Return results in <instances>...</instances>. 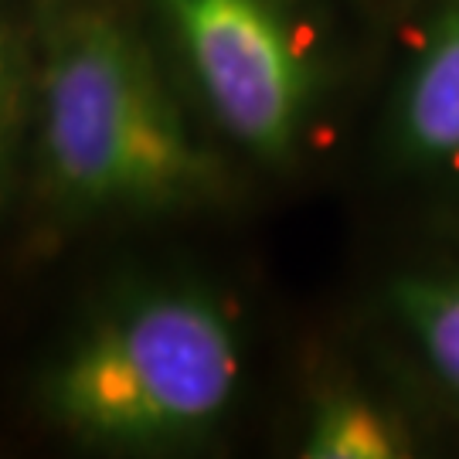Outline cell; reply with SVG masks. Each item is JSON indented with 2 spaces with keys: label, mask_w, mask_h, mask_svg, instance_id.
<instances>
[{
  "label": "cell",
  "mask_w": 459,
  "mask_h": 459,
  "mask_svg": "<svg viewBox=\"0 0 459 459\" xmlns=\"http://www.w3.org/2000/svg\"><path fill=\"white\" fill-rule=\"evenodd\" d=\"M38 157L79 214H167L214 197L221 160L187 123L143 34L109 7H68L34 79Z\"/></svg>",
  "instance_id": "6da1fadb"
},
{
  "label": "cell",
  "mask_w": 459,
  "mask_h": 459,
  "mask_svg": "<svg viewBox=\"0 0 459 459\" xmlns=\"http://www.w3.org/2000/svg\"><path fill=\"white\" fill-rule=\"evenodd\" d=\"M242 337L229 307L197 286L123 293L51 361L41 402L68 436L109 449L204 439L238 394Z\"/></svg>",
  "instance_id": "7a4b0ae2"
},
{
  "label": "cell",
  "mask_w": 459,
  "mask_h": 459,
  "mask_svg": "<svg viewBox=\"0 0 459 459\" xmlns=\"http://www.w3.org/2000/svg\"><path fill=\"white\" fill-rule=\"evenodd\" d=\"M212 123L259 164H290L316 109V62L282 0H153Z\"/></svg>",
  "instance_id": "3957f363"
},
{
  "label": "cell",
  "mask_w": 459,
  "mask_h": 459,
  "mask_svg": "<svg viewBox=\"0 0 459 459\" xmlns=\"http://www.w3.org/2000/svg\"><path fill=\"white\" fill-rule=\"evenodd\" d=\"M402 157L459 174V0L446 7L405 75L394 109Z\"/></svg>",
  "instance_id": "277c9868"
},
{
  "label": "cell",
  "mask_w": 459,
  "mask_h": 459,
  "mask_svg": "<svg viewBox=\"0 0 459 459\" xmlns=\"http://www.w3.org/2000/svg\"><path fill=\"white\" fill-rule=\"evenodd\" d=\"M388 310L436 381L459 398V265L394 276Z\"/></svg>",
  "instance_id": "5b68a950"
},
{
  "label": "cell",
  "mask_w": 459,
  "mask_h": 459,
  "mask_svg": "<svg viewBox=\"0 0 459 459\" xmlns=\"http://www.w3.org/2000/svg\"><path fill=\"white\" fill-rule=\"evenodd\" d=\"M299 446L310 459H398L411 453L405 422L371 394L347 388L313 402Z\"/></svg>",
  "instance_id": "8992f818"
},
{
  "label": "cell",
  "mask_w": 459,
  "mask_h": 459,
  "mask_svg": "<svg viewBox=\"0 0 459 459\" xmlns=\"http://www.w3.org/2000/svg\"><path fill=\"white\" fill-rule=\"evenodd\" d=\"M28 92H34L24 72V58L17 48L7 21L0 17V201L7 195L11 170H14L17 133L28 116Z\"/></svg>",
  "instance_id": "52a82bcc"
}]
</instances>
